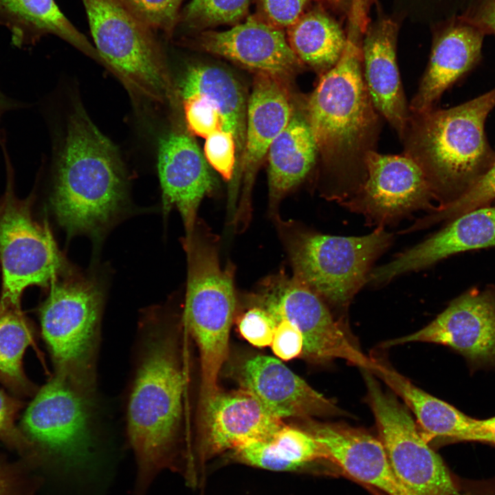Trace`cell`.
Listing matches in <instances>:
<instances>
[{"label":"cell","mask_w":495,"mask_h":495,"mask_svg":"<svg viewBox=\"0 0 495 495\" xmlns=\"http://www.w3.org/2000/svg\"><path fill=\"white\" fill-rule=\"evenodd\" d=\"M182 243L188 262L184 320L199 353L201 408L219 390V374L228 354L236 308L234 269L221 265L217 239L203 223L197 221L191 239Z\"/></svg>","instance_id":"cell-5"},{"label":"cell","mask_w":495,"mask_h":495,"mask_svg":"<svg viewBox=\"0 0 495 495\" xmlns=\"http://www.w3.org/2000/svg\"><path fill=\"white\" fill-rule=\"evenodd\" d=\"M23 406L20 400L0 390V440L22 448L30 443L15 422Z\"/></svg>","instance_id":"cell-39"},{"label":"cell","mask_w":495,"mask_h":495,"mask_svg":"<svg viewBox=\"0 0 495 495\" xmlns=\"http://www.w3.org/2000/svg\"><path fill=\"white\" fill-rule=\"evenodd\" d=\"M95 47L103 63L133 94L163 102L173 96L157 34L121 0H82Z\"/></svg>","instance_id":"cell-8"},{"label":"cell","mask_w":495,"mask_h":495,"mask_svg":"<svg viewBox=\"0 0 495 495\" xmlns=\"http://www.w3.org/2000/svg\"><path fill=\"white\" fill-rule=\"evenodd\" d=\"M324 5L328 6L332 10L341 13L348 14L352 0H318Z\"/></svg>","instance_id":"cell-42"},{"label":"cell","mask_w":495,"mask_h":495,"mask_svg":"<svg viewBox=\"0 0 495 495\" xmlns=\"http://www.w3.org/2000/svg\"><path fill=\"white\" fill-rule=\"evenodd\" d=\"M285 32L300 61L320 76L337 64L346 43L342 28L320 6L307 9Z\"/></svg>","instance_id":"cell-28"},{"label":"cell","mask_w":495,"mask_h":495,"mask_svg":"<svg viewBox=\"0 0 495 495\" xmlns=\"http://www.w3.org/2000/svg\"><path fill=\"white\" fill-rule=\"evenodd\" d=\"M158 172L164 213L174 207L178 210L186 230L183 241H188L200 203L214 187L206 157L190 135L173 130L160 143Z\"/></svg>","instance_id":"cell-17"},{"label":"cell","mask_w":495,"mask_h":495,"mask_svg":"<svg viewBox=\"0 0 495 495\" xmlns=\"http://www.w3.org/2000/svg\"><path fill=\"white\" fill-rule=\"evenodd\" d=\"M310 0H255V13L260 21L286 30L307 11Z\"/></svg>","instance_id":"cell-34"},{"label":"cell","mask_w":495,"mask_h":495,"mask_svg":"<svg viewBox=\"0 0 495 495\" xmlns=\"http://www.w3.org/2000/svg\"><path fill=\"white\" fill-rule=\"evenodd\" d=\"M182 40L186 45L285 80L302 66L288 43L285 30L253 14L229 30H206Z\"/></svg>","instance_id":"cell-16"},{"label":"cell","mask_w":495,"mask_h":495,"mask_svg":"<svg viewBox=\"0 0 495 495\" xmlns=\"http://www.w3.org/2000/svg\"><path fill=\"white\" fill-rule=\"evenodd\" d=\"M398 25L380 17L368 25L362 43V70L372 102L401 140L410 116L397 62Z\"/></svg>","instance_id":"cell-21"},{"label":"cell","mask_w":495,"mask_h":495,"mask_svg":"<svg viewBox=\"0 0 495 495\" xmlns=\"http://www.w3.org/2000/svg\"><path fill=\"white\" fill-rule=\"evenodd\" d=\"M294 277L323 300L345 307L364 283L391 236L380 226L362 236L322 234L277 219Z\"/></svg>","instance_id":"cell-7"},{"label":"cell","mask_w":495,"mask_h":495,"mask_svg":"<svg viewBox=\"0 0 495 495\" xmlns=\"http://www.w3.org/2000/svg\"><path fill=\"white\" fill-rule=\"evenodd\" d=\"M170 324L153 311L144 318L140 329L126 424L142 481L166 465L182 424L184 377L178 333Z\"/></svg>","instance_id":"cell-2"},{"label":"cell","mask_w":495,"mask_h":495,"mask_svg":"<svg viewBox=\"0 0 495 495\" xmlns=\"http://www.w3.org/2000/svg\"><path fill=\"white\" fill-rule=\"evenodd\" d=\"M103 296L99 285L67 277L51 285L40 309L43 338L54 375L78 390L94 396Z\"/></svg>","instance_id":"cell-6"},{"label":"cell","mask_w":495,"mask_h":495,"mask_svg":"<svg viewBox=\"0 0 495 495\" xmlns=\"http://www.w3.org/2000/svg\"><path fill=\"white\" fill-rule=\"evenodd\" d=\"M362 370L380 441L397 477L416 495H462L406 406L382 390L372 372Z\"/></svg>","instance_id":"cell-10"},{"label":"cell","mask_w":495,"mask_h":495,"mask_svg":"<svg viewBox=\"0 0 495 495\" xmlns=\"http://www.w3.org/2000/svg\"><path fill=\"white\" fill-rule=\"evenodd\" d=\"M474 441L487 443L495 447V416L478 419Z\"/></svg>","instance_id":"cell-41"},{"label":"cell","mask_w":495,"mask_h":495,"mask_svg":"<svg viewBox=\"0 0 495 495\" xmlns=\"http://www.w3.org/2000/svg\"><path fill=\"white\" fill-rule=\"evenodd\" d=\"M412 342L448 346L472 365H495V294L474 289L466 292L424 328L386 341L382 346Z\"/></svg>","instance_id":"cell-15"},{"label":"cell","mask_w":495,"mask_h":495,"mask_svg":"<svg viewBox=\"0 0 495 495\" xmlns=\"http://www.w3.org/2000/svg\"><path fill=\"white\" fill-rule=\"evenodd\" d=\"M94 396L53 377L36 393L21 423L40 448L78 462L91 453L94 441Z\"/></svg>","instance_id":"cell-13"},{"label":"cell","mask_w":495,"mask_h":495,"mask_svg":"<svg viewBox=\"0 0 495 495\" xmlns=\"http://www.w3.org/2000/svg\"><path fill=\"white\" fill-rule=\"evenodd\" d=\"M267 156L270 206L275 212L282 199L307 177L317 162V147L305 104L302 109L295 107Z\"/></svg>","instance_id":"cell-24"},{"label":"cell","mask_w":495,"mask_h":495,"mask_svg":"<svg viewBox=\"0 0 495 495\" xmlns=\"http://www.w3.org/2000/svg\"><path fill=\"white\" fill-rule=\"evenodd\" d=\"M285 80L261 72H256L254 77L247 106L244 149L233 176L228 203L229 213L235 212L232 223L236 231H243L250 221L256 174L271 144L287 126L295 109Z\"/></svg>","instance_id":"cell-12"},{"label":"cell","mask_w":495,"mask_h":495,"mask_svg":"<svg viewBox=\"0 0 495 495\" xmlns=\"http://www.w3.org/2000/svg\"><path fill=\"white\" fill-rule=\"evenodd\" d=\"M373 373L402 398L416 417L419 428L428 442L433 439L473 441L478 419L422 390L395 370L379 362Z\"/></svg>","instance_id":"cell-25"},{"label":"cell","mask_w":495,"mask_h":495,"mask_svg":"<svg viewBox=\"0 0 495 495\" xmlns=\"http://www.w3.org/2000/svg\"><path fill=\"white\" fill-rule=\"evenodd\" d=\"M240 380L242 388L280 419L344 414L333 402L272 357L257 355L249 359L242 368Z\"/></svg>","instance_id":"cell-20"},{"label":"cell","mask_w":495,"mask_h":495,"mask_svg":"<svg viewBox=\"0 0 495 495\" xmlns=\"http://www.w3.org/2000/svg\"><path fill=\"white\" fill-rule=\"evenodd\" d=\"M7 170V184L0 199L1 298L21 304L24 289L47 287L63 272L64 261L45 225L32 214L33 197L19 199L14 192L13 170L6 144L1 146Z\"/></svg>","instance_id":"cell-9"},{"label":"cell","mask_w":495,"mask_h":495,"mask_svg":"<svg viewBox=\"0 0 495 495\" xmlns=\"http://www.w3.org/2000/svg\"><path fill=\"white\" fill-rule=\"evenodd\" d=\"M203 450L207 456L271 437L285 424L248 390L217 393L199 409Z\"/></svg>","instance_id":"cell-19"},{"label":"cell","mask_w":495,"mask_h":495,"mask_svg":"<svg viewBox=\"0 0 495 495\" xmlns=\"http://www.w3.org/2000/svg\"><path fill=\"white\" fill-rule=\"evenodd\" d=\"M495 245V206L478 208L454 219L428 239L371 271L368 280L382 283L452 254Z\"/></svg>","instance_id":"cell-22"},{"label":"cell","mask_w":495,"mask_h":495,"mask_svg":"<svg viewBox=\"0 0 495 495\" xmlns=\"http://www.w3.org/2000/svg\"><path fill=\"white\" fill-rule=\"evenodd\" d=\"M276 322L264 308L249 309L239 319L241 335L251 344L262 348L271 345Z\"/></svg>","instance_id":"cell-37"},{"label":"cell","mask_w":495,"mask_h":495,"mask_svg":"<svg viewBox=\"0 0 495 495\" xmlns=\"http://www.w3.org/2000/svg\"><path fill=\"white\" fill-rule=\"evenodd\" d=\"M6 492V483L0 474V495H4Z\"/></svg>","instance_id":"cell-44"},{"label":"cell","mask_w":495,"mask_h":495,"mask_svg":"<svg viewBox=\"0 0 495 495\" xmlns=\"http://www.w3.org/2000/svg\"><path fill=\"white\" fill-rule=\"evenodd\" d=\"M250 2L251 0H191L181 10L175 32L182 31L186 36L221 25H234L248 16Z\"/></svg>","instance_id":"cell-31"},{"label":"cell","mask_w":495,"mask_h":495,"mask_svg":"<svg viewBox=\"0 0 495 495\" xmlns=\"http://www.w3.org/2000/svg\"><path fill=\"white\" fill-rule=\"evenodd\" d=\"M33 340V328L23 315L21 304L1 298L0 383L19 396L36 393V386L23 368L24 353Z\"/></svg>","instance_id":"cell-30"},{"label":"cell","mask_w":495,"mask_h":495,"mask_svg":"<svg viewBox=\"0 0 495 495\" xmlns=\"http://www.w3.org/2000/svg\"><path fill=\"white\" fill-rule=\"evenodd\" d=\"M182 99L201 97L212 104L221 116L225 130L231 133L236 145V166L244 149L246 129L245 100L236 79L225 69L199 64L190 67L181 87Z\"/></svg>","instance_id":"cell-27"},{"label":"cell","mask_w":495,"mask_h":495,"mask_svg":"<svg viewBox=\"0 0 495 495\" xmlns=\"http://www.w3.org/2000/svg\"><path fill=\"white\" fill-rule=\"evenodd\" d=\"M250 465L270 470H289L318 459H329L324 447L308 431L284 425L271 437L254 441L244 450Z\"/></svg>","instance_id":"cell-29"},{"label":"cell","mask_w":495,"mask_h":495,"mask_svg":"<svg viewBox=\"0 0 495 495\" xmlns=\"http://www.w3.org/2000/svg\"><path fill=\"white\" fill-rule=\"evenodd\" d=\"M257 296L259 307L277 322L287 320L301 331L302 358L324 363L342 359L373 372L378 362L365 355L334 319L324 300L294 276L279 274L265 280Z\"/></svg>","instance_id":"cell-11"},{"label":"cell","mask_w":495,"mask_h":495,"mask_svg":"<svg viewBox=\"0 0 495 495\" xmlns=\"http://www.w3.org/2000/svg\"><path fill=\"white\" fill-rule=\"evenodd\" d=\"M206 161L226 181H230L236 164V145L231 133L219 131L206 138Z\"/></svg>","instance_id":"cell-35"},{"label":"cell","mask_w":495,"mask_h":495,"mask_svg":"<svg viewBox=\"0 0 495 495\" xmlns=\"http://www.w3.org/2000/svg\"><path fill=\"white\" fill-rule=\"evenodd\" d=\"M0 25L11 32L17 47L55 35L102 63L95 47L63 14L54 0H0Z\"/></svg>","instance_id":"cell-26"},{"label":"cell","mask_w":495,"mask_h":495,"mask_svg":"<svg viewBox=\"0 0 495 495\" xmlns=\"http://www.w3.org/2000/svg\"><path fill=\"white\" fill-rule=\"evenodd\" d=\"M495 87L449 109L410 113L401 141L423 172L440 209L476 184L495 162L485 132Z\"/></svg>","instance_id":"cell-3"},{"label":"cell","mask_w":495,"mask_h":495,"mask_svg":"<svg viewBox=\"0 0 495 495\" xmlns=\"http://www.w3.org/2000/svg\"><path fill=\"white\" fill-rule=\"evenodd\" d=\"M124 5L156 34L172 38L182 0H121Z\"/></svg>","instance_id":"cell-32"},{"label":"cell","mask_w":495,"mask_h":495,"mask_svg":"<svg viewBox=\"0 0 495 495\" xmlns=\"http://www.w3.org/2000/svg\"><path fill=\"white\" fill-rule=\"evenodd\" d=\"M324 447L329 460L359 481L386 495H416L397 477L380 440L337 424H312L307 430Z\"/></svg>","instance_id":"cell-23"},{"label":"cell","mask_w":495,"mask_h":495,"mask_svg":"<svg viewBox=\"0 0 495 495\" xmlns=\"http://www.w3.org/2000/svg\"><path fill=\"white\" fill-rule=\"evenodd\" d=\"M461 15L485 35L495 36V0H471Z\"/></svg>","instance_id":"cell-40"},{"label":"cell","mask_w":495,"mask_h":495,"mask_svg":"<svg viewBox=\"0 0 495 495\" xmlns=\"http://www.w3.org/2000/svg\"><path fill=\"white\" fill-rule=\"evenodd\" d=\"M366 169L362 187L343 203L351 210L382 226L431 207L434 197L423 172L404 154L372 151L366 158Z\"/></svg>","instance_id":"cell-14"},{"label":"cell","mask_w":495,"mask_h":495,"mask_svg":"<svg viewBox=\"0 0 495 495\" xmlns=\"http://www.w3.org/2000/svg\"><path fill=\"white\" fill-rule=\"evenodd\" d=\"M366 27L348 22L346 43L337 64L320 76L305 102L318 153L324 193L346 199L363 185L366 158L376 151L381 116L374 107L362 70Z\"/></svg>","instance_id":"cell-1"},{"label":"cell","mask_w":495,"mask_h":495,"mask_svg":"<svg viewBox=\"0 0 495 495\" xmlns=\"http://www.w3.org/2000/svg\"><path fill=\"white\" fill-rule=\"evenodd\" d=\"M126 201V179L119 153L81 105L69 117L60 152L52 206L68 236L99 234Z\"/></svg>","instance_id":"cell-4"},{"label":"cell","mask_w":495,"mask_h":495,"mask_svg":"<svg viewBox=\"0 0 495 495\" xmlns=\"http://www.w3.org/2000/svg\"><path fill=\"white\" fill-rule=\"evenodd\" d=\"M19 106V104L16 102L15 101H13L12 100L7 98L1 91H0V119L1 116L8 111L17 108ZM2 137V135L0 133V138Z\"/></svg>","instance_id":"cell-43"},{"label":"cell","mask_w":495,"mask_h":495,"mask_svg":"<svg viewBox=\"0 0 495 495\" xmlns=\"http://www.w3.org/2000/svg\"><path fill=\"white\" fill-rule=\"evenodd\" d=\"M495 198V162L483 176L467 192L446 206L436 210L434 214L420 221L426 226L443 219L455 218L474 209L485 206Z\"/></svg>","instance_id":"cell-33"},{"label":"cell","mask_w":495,"mask_h":495,"mask_svg":"<svg viewBox=\"0 0 495 495\" xmlns=\"http://www.w3.org/2000/svg\"><path fill=\"white\" fill-rule=\"evenodd\" d=\"M485 36L461 15L437 29L428 63L409 104L410 113L434 109L444 91L478 63Z\"/></svg>","instance_id":"cell-18"},{"label":"cell","mask_w":495,"mask_h":495,"mask_svg":"<svg viewBox=\"0 0 495 495\" xmlns=\"http://www.w3.org/2000/svg\"><path fill=\"white\" fill-rule=\"evenodd\" d=\"M270 346L283 360L302 357L304 339L300 329L292 322L283 319L276 322Z\"/></svg>","instance_id":"cell-38"},{"label":"cell","mask_w":495,"mask_h":495,"mask_svg":"<svg viewBox=\"0 0 495 495\" xmlns=\"http://www.w3.org/2000/svg\"><path fill=\"white\" fill-rule=\"evenodd\" d=\"M183 102L187 124L194 133L206 138L217 131H226L221 116L206 100L193 96Z\"/></svg>","instance_id":"cell-36"}]
</instances>
